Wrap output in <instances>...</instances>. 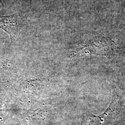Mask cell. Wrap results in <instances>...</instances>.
I'll return each mask as SVG.
<instances>
[{
  "label": "cell",
  "instance_id": "obj_1",
  "mask_svg": "<svg viewBox=\"0 0 125 125\" xmlns=\"http://www.w3.org/2000/svg\"><path fill=\"white\" fill-rule=\"evenodd\" d=\"M27 16L24 13H17L0 17V28L4 30L10 36L12 43L27 23Z\"/></svg>",
  "mask_w": 125,
  "mask_h": 125
},
{
  "label": "cell",
  "instance_id": "obj_3",
  "mask_svg": "<svg viewBox=\"0 0 125 125\" xmlns=\"http://www.w3.org/2000/svg\"><path fill=\"white\" fill-rule=\"evenodd\" d=\"M0 2H2V1H1V0H0Z\"/></svg>",
  "mask_w": 125,
  "mask_h": 125
},
{
  "label": "cell",
  "instance_id": "obj_2",
  "mask_svg": "<svg viewBox=\"0 0 125 125\" xmlns=\"http://www.w3.org/2000/svg\"><path fill=\"white\" fill-rule=\"evenodd\" d=\"M120 105V99L116 95L114 94L110 105L102 115L95 116L89 114L85 116L83 121V125H102L105 121L110 120L116 115L118 111Z\"/></svg>",
  "mask_w": 125,
  "mask_h": 125
}]
</instances>
